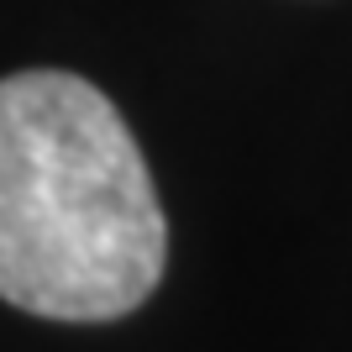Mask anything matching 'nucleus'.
Wrapping results in <instances>:
<instances>
[{
    "label": "nucleus",
    "instance_id": "obj_1",
    "mask_svg": "<svg viewBox=\"0 0 352 352\" xmlns=\"http://www.w3.org/2000/svg\"><path fill=\"white\" fill-rule=\"evenodd\" d=\"M168 221L132 126L63 69L0 79V300L116 321L158 289Z\"/></svg>",
    "mask_w": 352,
    "mask_h": 352
}]
</instances>
